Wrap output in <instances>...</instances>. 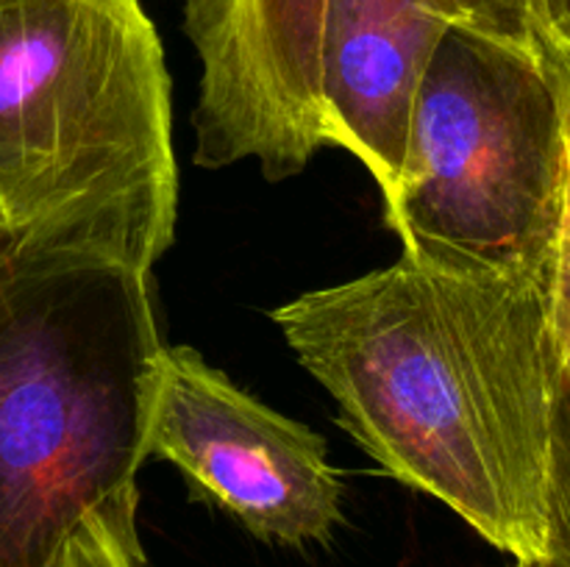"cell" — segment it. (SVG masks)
<instances>
[{"mask_svg":"<svg viewBox=\"0 0 570 567\" xmlns=\"http://www.w3.org/2000/svg\"><path fill=\"white\" fill-rule=\"evenodd\" d=\"M337 422L515 565L546 539V456L560 356L554 284L473 278L401 256L273 311Z\"/></svg>","mask_w":570,"mask_h":567,"instance_id":"1","label":"cell"},{"mask_svg":"<svg viewBox=\"0 0 570 567\" xmlns=\"http://www.w3.org/2000/svg\"><path fill=\"white\" fill-rule=\"evenodd\" d=\"M150 272L0 239V567H56L87 517L137 523L161 345Z\"/></svg>","mask_w":570,"mask_h":567,"instance_id":"2","label":"cell"},{"mask_svg":"<svg viewBox=\"0 0 570 567\" xmlns=\"http://www.w3.org/2000/svg\"><path fill=\"white\" fill-rule=\"evenodd\" d=\"M170 76L139 0H0V239L150 272L176 237Z\"/></svg>","mask_w":570,"mask_h":567,"instance_id":"3","label":"cell"},{"mask_svg":"<svg viewBox=\"0 0 570 567\" xmlns=\"http://www.w3.org/2000/svg\"><path fill=\"white\" fill-rule=\"evenodd\" d=\"M570 115L543 50L454 22L417 87L404 176L384 206L406 259L473 278H557Z\"/></svg>","mask_w":570,"mask_h":567,"instance_id":"4","label":"cell"},{"mask_svg":"<svg viewBox=\"0 0 570 567\" xmlns=\"http://www.w3.org/2000/svg\"><path fill=\"white\" fill-rule=\"evenodd\" d=\"M170 461L198 500L265 543H326L343 523V476L326 439L256 400L193 348H165L148 420V459Z\"/></svg>","mask_w":570,"mask_h":567,"instance_id":"5","label":"cell"},{"mask_svg":"<svg viewBox=\"0 0 570 567\" xmlns=\"http://www.w3.org/2000/svg\"><path fill=\"white\" fill-rule=\"evenodd\" d=\"M323 0H184L198 50L195 165L256 159L271 181L298 176L326 145L321 117Z\"/></svg>","mask_w":570,"mask_h":567,"instance_id":"6","label":"cell"},{"mask_svg":"<svg viewBox=\"0 0 570 567\" xmlns=\"http://www.w3.org/2000/svg\"><path fill=\"white\" fill-rule=\"evenodd\" d=\"M454 22V0H323V133L373 172L384 206L404 176L421 78Z\"/></svg>","mask_w":570,"mask_h":567,"instance_id":"7","label":"cell"},{"mask_svg":"<svg viewBox=\"0 0 570 567\" xmlns=\"http://www.w3.org/2000/svg\"><path fill=\"white\" fill-rule=\"evenodd\" d=\"M557 309L560 356L554 370L546 456V539L543 556L521 567H570V311Z\"/></svg>","mask_w":570,"mask_h":567,"instance_id":"8","label":"cell"},{"mask_svg":"<svg viewBox=\"0 0 570 567\" xmlns=\"http://www.w3.org/2000/svg\"><path fill=\"white\" fill-rule=\"evenodd\" d=\"M56 567H150L137 523L92 515L67 539Z\"/></svg>","mask_w":570,"mask_h":567,"instance_id":"9","label":"cell"},{"mask_svg":"<svg viewBox=\"0 0 570 567\" xmlns=\"http://www.w3.org/2000/svg\"><path fill=\"white\" fill-rule=\"evenodd\" d=\"M454 6L465 26L518 48L540 50L538 0H454Z\"/></svg>","mask_w":570,"mask_h":567,"instance_id":"10","label":"cell"},{"mask_svg":"<svg viewBox=\"0 0 570 567\" xmlns=\"http://www.w3.org/2000/svg\"><path fill=\"white\" fill-rule=\"evenodd\" d=\"M540 50H543L546 61L554 70L557 81H560L562 94H566L568 115H570V39L557 37V33H543L540 37Z\"/></svg>","mask_w":570,"mask_h":567,"instance_id":"11","label":"cell"},{"mask_svg":"<svg viewBox=\"0 0 570 567\" xmlns=\"http://www.w3.org/2000/svg\"><path fill=\"white\" fill-rule=\"evenodd\" d=\"M554 304L560 306V309L570 311V203H568V217H566V231H562L560 259H557Z\"/></svg>","mask_w":570,"mask_h":567,"instance_id":"12","label":"cell"},{"mask_svg":"<svg viewBox=\"0 0 570 567\" xmlns=\"http://www.w3.org/2000/svg\"><path fill=\"white\" fill-rule=\"evenodd\" d=\"M538 17L543 33H570V0H538Z\"/></svg>","mask_w":570,"mask_h":567,"instance_id":"13","label":"cell"},{"mask_svg":"<svg viewBox=\"0 0 570 567\" xmlns=\"http://www.w3.org/2000/svg\"><path fill=\"white\" fill-rule=\"evenodd\" d=\"M557 37H560V33H557ZM566 39H570V33H568V37Z\"/></svg>","mask_w":570,"mask_h":567,"instance_id":"14","label":"cell"},{"mask_svg":"<svg viewBox=\"0 0 570 567\" xmlns=\"http://www.w3.org/2000/svg\"><path fill=\"white\" fill-rule=\"evenodd\" d=\"M515 567H521V565H515Z\"/></svg>","mask_w":570,"mask_h":567,"instance_id":"15","label":"cell"}]
</instances>
